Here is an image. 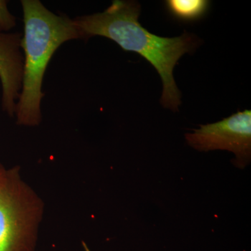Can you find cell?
Segmentation results:
<instances>
[{"mask_svg": "<svg viewBox=\"0 0 251 251\" xmlns=\"http://www.w3.org/2000/svg\"><path fill=\"white\" fill-rule=\"evenodd\" d=\"M167 11L175 19L184 23H193L207 14L211 1L208 0H167Z\"/></svg>", "mask_w": 251, "mask_h": 251, "instance_id": "8992f818", "label": "cell"}, {"mask_svg": "<svg viewBox=\"0 0 251 251\" xmlns=\"http://www.w3.org/2000/svg\"><path fill=\"white\" fill-rule=\"evenodd\" d=\"M24 32L22 89L16 103V124L35 127L42 121L43 82L54 52L68 41L80 39L73 19L57 15L39 0H22Z\"/></svg>", "mask_w": 251, "mask_h": 251, "instance_id": "7a4b0ae2", "label": "cell"}, {"mask_svg": "<svg viewBox=\"0 0 251 251\" xmlns=\"http://www.w3.org/2000/svg\"><path fill=\"white\" fill-rule=\"evenodd\" d=\"M44 201L23 179L19 166L0 180V251H35Z\"/></svg>", "mask_w": 251, "mask_h": 251, "instance_id": "3957f363", "label": "cell"}, {"mask_svg": "<svg viewBox=\"0 0 251 251\" xmlns=\"http://www.w3.org/2000/svg\"><path fill=\"white\" fill-rule=\"evenodd\" d=\"M16 25V18L10 12L8 1L0 0V33L9 32Z\"/></svg>", "mask_w": 251, "mask_h": 251, "instance_id": "52a82bcc", "label": "cell"}, {"mask_svg": "<svg viewBox=\"0 0 251 251\" xmlns=\"http://www.w3.org/2000/svg\"><path fill=\"white\" fill-rule=\"evenodd\" d=\"M19 32L0 33V82L1 109L14 117L16 103L22 89L23 54Z\"/></svg>", "mask_w": 251, "mask_h": 251, "instance_id": "5b68a950", "label": "cell"}, {"mask_svg": "<svg viewBox=\"0 0 251 251\" xmlns=\"http://www.w3.org/2000/svg\"><path fill=\"white\" fill-rule=\"evenodd\" d=\"M141 6L133 0H115L103 12L84 15L73 19L80 39L103 36L115 41L127 52L140 54L156 69L163 82L161 100L164 108L178 111L181 92L173 77L178 61L199 46L197 36L184 31L177 37L151 34L138 21Z\"/></svg>", "mask_w": 251, "mask_h": 251, "instance_id": "6da1fadb", "label": "cell"}, {"mask_svg": "<svg viewBox=\"0 0 251 251\" xmlns=\"http://www.w3.org/2000/svg\"><path fill=\"white\" fill-rule=\"evenodd\" d=\"M190 146L201 151L227 150L235 154L234 166L244 169L251 160V110L237 112L215 123L201 125L185 134Z\"/></svg>", "mask_w": 251, "mask_h": 251, "instance_id": "277c9868", "label": "cell"}, {"mask_svg": "<svg viewBox=\"0 0 251 251\" xmlns=\"http://www.w3.org/2000/svg\"><path fill=\"white\" fill-rule=\"evenodd\" d=\"M6 169L4 168V166L1 164V162H0V180H1V178H2L3 175H4L5 172H6Z\"/></svg>", "mask_w": 251, "mask_h": 251, "instance_id": "ba28073f", "label": "cell"}]
</instances>
